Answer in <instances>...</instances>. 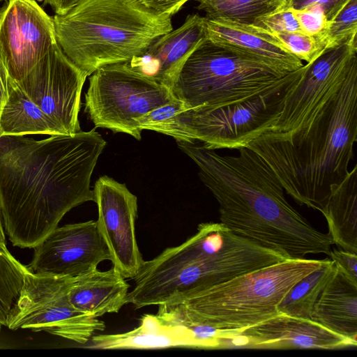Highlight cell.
<instances>
[{"label":"cell","instance_id":"6da1fadb","mask_svg":"<svg viewBox=\"0 0 357 357\" xmlns=\"http://www.w3.org/2000/svg\"><path fill=\"white\" fill-rule=\"evenodd\" d=\"M105 145L93 129L22 137L0 155V210L14 246L35 248L72 208L93 201L91 178Z\"/></svg>","mask_w":357,"mask_h":357},{"label":"cell","instance_id":"7a4b0ae2","mask_svg":"<svg viewBox=\"0 0 357 357\" xmlns=\"http://www.w3.org/2000/svg\"><path fill=\"white\" fill-rule=\"evenodd\" d=\"M176 142L218 202L220 222L234 233L291 259L329 255L331 235L312 227L287 201L276 175L256 152L242 147L238 155H220L195 142Z\"/></svg>","mask_w":357,"mask_h":357},{"label":"cell","instance_id":"3957f363","mask_svg":"<svg viewBox=\"0 0 357 357\" xmlns=\"http://www.w3.org/2000/svg\"><path fill=\"white\" fill-rule=\"evenodd\" d=\"M356 141L357 65L307 126L284 137L263 134L245 147L264 159L299 205L321 212L348 174Z\"/></svg>","mask_w":357,"mask_h":357},{"label":"cell","instance_id":"277c9868","mask_svg":"<svg viewBox=\"0 0 357 357\" xmlns=\"http://www.w3.org/2000/svg\"><path fill=\"white\" fill-rule=\"evenodd\" d=\"M264 265L261 249L221 222H204L179 245L144 261L127 301L137 308L173 305Z\"/></svg>","mask_w":357,"mask_h":357},{"label":"cell","instance_id":"5b68a950","mask_svg":"<svg viewBox=\"0 0 357 357\" xmlns=\"http://www.w3.org/2000/svg\"><path fill=\"white\" fill-rule=\"evenodd\" d=\"M52 17L58 45L87 76L102 66L128 62L173 29L172 16L139 0H82Z\"/></svg>","mask_w":357,"mask_h":357},{"label":"cell","instance_id":"8992f818","mask_svg":"<svg viewBox=\"0 0 357 357\" xmlns=\"http://www.w3.org/2000/svg\"><path fill=\"white\" fill-rule=\"evenodd\" d=\"M324 259H286L242 274L185 301L160 305L166 321H188L224 331H236L280 313L278 305L298 281L319 268Z\"/></svg>","mask_w":357,"mask_h":357},{"label":"cell","instance_id":"52a82bcc","mask_svg":"<svg viewBox=\"0 0 357 357\" xmlns=\"http://www.w3.org/2000/svg\"><path fill=\"white\" fill-rule=\"evenodd\" d=\"M288 73L206 38L187 59L171 91L188 108H219L265 93Z\"/></svg>","mask_w":357,"mask_h":357},{"label":"cell","instance_id":"ba28073f","mask_svg":"<svg viewBox=\"0 0 357 357\" xmlns=\"http://www.w3.org/2000/svg\"><path fill=\"white\" fill-rule=\"evenodd\" d=\"M301 68L289 73L272 89L250 100L219 108H189L149 130L176 141L199 140L205 147L214 150L245 147L274 123L286 91Z\"/></svg>","mask_w":357,"mask_h":357},{"label":"cell","instance_id":"9c48e42d","mask_svg":"<svg viewBox=\"0 0 357 357\" xmlns=\"http://www.w3.org/2000/svg\"><path fill=\"white\" fill-rule=\"evenodd\" d=\"M176 99L169 88L140 75L126 62L102 66L90 75L84 110L96 128L139 140L142 130L137 119Z\"/></svg>","mask_w":357,"mask_h":357},{"label":"cell","instance_id":"30bf717a","mask_svg":"<svg viewBox=\"0 0 357 357\" xmlns=\"http://www.w3.org/2000/svg\"><path fill=\"white\" fill-rule=\"evenodd\" d=\"M73 277L38 274L24 275L20 295L8 314L10 330L46 332L78 344H86L103 331L104 321L76 309L70 301Z\"/></svg>","mask_w":357,"mask_h":357},{"label":"cell","instance_id":"8fae6325","mask_svg":"<svg viewBox=\"0 0 357 357\" xmlns=\"http://www.w3.org/2000/svg\"><path fill=\"white\" fill-rule=\"evenodd\" d=\"M356 65L357 43L326 49L304 65L287 89L278 116L264 134L284 137L307 126L339 91Z\"/></svg>","mask_w":357,"mask_h":357},{"label":"cell","instance_id":"7c38bea8","mask_svg":"<svg viewBox=\"0 0 357 357\" xmlns=\"http://www.w3.org/2000/svg\"><path fill=\"white\" fill-rule=\"evenodd\" d=\"M86 77L56 42L16 84L40 108L60 135H71L81 130L78 114Z\"/></svg>","mask_w":357,"mask_h":357},{"label":"cell","instance_id":"4fadbf2b","mask_svg":"<svg viewBox=\"0 0 357 357\" xmlns=\"http://www.w3.org/2000/svg\"><path fill=\"white\" fill-rule=\"evenodd\" d=\"M56 43L53 17L35 0H6L0 8V57L14 82Z\"/></svg>","mask_w":357,"mask_h":357},{"label":"cell","instance_id":"5bb4252c","mask_svg":"<svg viewBox=\"0 0 357 357\" xmlns=\"http://www.w3.org/2000/svg\"><path fill=\"white\" fill-rule=\"evenodd\" d=\"M98 206V229L111 255V261L125 278L132 279L144 260L135 236L137 198L123 183L100 176L93 190Z\"/></svg>","mask_w":357,"mask_h":357},{"label":"cell","instance_id":"9a60e30c","mask_svg":"<svg viewBox=\"0 0 357 357\" xmlns=\"http://www.w3.org/2000/svg\"><path fill=\"white\" fill-rule=\"evenodd\" d=\"M33 249L26 266L38 274L75 278L111 260L95 220L57 227Z\"/></svg>","mask_w":357,"mask_h":357},{"label":"cell","instance_id":"2e32d148","mask_svg":"<svg viewBox=\"0 0 357 357\" xmlns=\"http://www.w3.org/2000/svg\"><path fill=\"white\" fill-rule=\"evenodd\" d=\"M206 38L204 17L190 15L181 26L159 36L126 63L137 73L171 90L187 59Z\"/></svg>","mask_w":357,"mask_h":357},{"label":"cell","instance_id":"e0dca14e","mask_svg":"<svg viewBox=\"0 0 357 357\" xmlns=\"http://www.w3.org/2000/svg\"><path fill=\"white\" fill-rule=\"evenodd\" d=\"M234 332L241 337L243 348L334 349L357 346V342L312 320L283 314Z\"/></svg>","mask_w":357,"mask_h":357},{"label":"cell","instance_id":"ac0fdd59","mask_svg":"<svg viewBox=\"0 0 357 357\" xmlns=\"http://www.w3.org/2000/svg\"><path fill=\"white\" fill-rule=\"evenodd\" d=\"M204 24L208 39L244 52L281 71L291 73L304 66L273 36L252 25L206 17Z\"/></svg>","mask_w":357,"mask_h":357},{"label":"cell","instance_id":"d6986e66","mask_svg":"<svg viewBox=\"0 0 357 357\" xmlns=\"http://www.w3.org/2000/svg\"><path fill=\"white\" fill-rule=\"evenodd\" d=\"M91 340L90 347L101 349H204L185 326L167 323L157 314H144L139 326L132 331L96 335Z\"/></svg>","mask_w":357,"mask_h":357},{"label":"cell","instance_id":"ffe728a7","mask_svg":"<svg viewBox=\"0 0 357 357\" xmlns=\"http://www.w3.org/2000/svg\"><path fill=\"white\" fill-rule=\"evenodd\" d=\"M312 321L357 342V281L335 264L314 305Z\"/></svg>","mask_w":357,"mask_h":357},{"label":"cell","instance_id":"44dd1931","mask_svg":"<svg viewBox=\"0 0 357 357\" xmlns=\"http://www.w3.org/2000/svg\"><path fill=\"white\" fill-rule=\"evenodd\" d=\"M129 284L114 266L108 271L98 268L74 278L69 297L78 310L99 317L116 313L126 303Z\"/></svg>","mask_w":357,"mask_h":357},{"label":"cell","instance_id":"7402d4cb","mask_svg":"<svg viewBox=\"0 0 357 357\" xmlns=\"http://www.w3.org/2000/svg\"><path fill=\"white\" fill-rule=\"evenodd\" d=\"M321 213L334 244L342 250L357 252V165L344 180L334 186Z\"/></svg>","mask_w":357,"mask_h":357},{"label":"cell","instance_id":"603a6c76","mask_svg":"<svg viewBox=\"0 0 357 357\" xmlns=\"http://www.w3.org/2000/svg\"><path fill=\"white\" fill-rule=\"evenodd\" d=\"M60 135L47 116L13 82L0 115V137Z\"/></svg>","mask_w":357,"mask_h":357},{"label":"cell","instance_id":"cb8c5ba5","mask_svg":"<svg viewBox=\"0 0 357 357\" xmlns=\"http://www.w3.org/2000/svg\"><path fill=\"white\" fill-rule=\"evenodd\" d=\"M335 268L334 262L325 259L322 265L298 281L278 305L280 314L312 320L315 302Z\"/></svg>","mask_w":357,"mask_h":357},{"label":"cell","instance_id":"d4e9b609","mask_svg":"<svg viewBox=\"0 0 357 357\" xmlns=\"http://www.w3.org/2000/svg\"><path fill=\"white\" fill-rule=\"evenodd\" d=\"M206 17L252 25L261 17L282 7L285 0H197Z\"/></svg>","mask_w":357,"mask_h":357},{"label":"cell","instance_id":"484cf974","mask_svg":"<svg viewBox=\"0 0 357 357\" xmlns=\"http://www.w3.org/2000/svg\"><path fill=\"white\" fill-rule=\"evenodd\" d=\"M26 266L20 262L8 251L0 249V331L13 303L20 295Z\"/></svg>","mask_w":357,"mask_h":357},{"label":"cell","instance_id":"4316f807","mask_svg":"<svg viewBox=\"0 0 357 357\" xmlns=\"http://www.w3.org/2000/svg\"><path fill=\"white\" fill-rule=\"evenodd\" d=\"M357 0H349L330 21L326 36V49L357 43Z\"/></svg>","mask_w":357,"mask_h":357},{"label":"cell","instance_id":"83f0119b","mask_svg":"<svg viewBox=\"0 0 357 357\" xmlns=\"http://www.w3.org/2000/svg\"><path fill=\"white\" fill-rule=\"evenodd\" d=\"M271 35L289 53L307 63L313 62L326 50L321 39L303 32H278Z\"/></svg>","mask_w":357,"mask_h":357},{"label":"cell","instance_id":"f1b7e54d","mask_svg":"<svg viewBox=\"0 0 357 357\" xmlns=\"http://www.w3.org/2000/svg\"><path fill=\"white\" fill-rule=\"evenodd\" d=\"M252 25L270 34L278 32H303L292 8L286 4L261 17Z\"/></svg>","mask_w":357,"mask_h":357},{"label":"cell","instance_id":"f546056e","mask_svg":"<svg viewBox=\"0 0 357 357\" xmlns=\"http://www.w3.org/2000/svg\"><path fill=\"white\" fill-rule=\"evenodd\" d=\"M293 13L301 31L310 36L321 39L326 45V36L330 21L319 8L293 9Z\"/></svg>","mask_w":357,"mask_h":357},{"label":"cell","instance_id":"4dcf8cb0","mask_svg":"<svg viewBox=\"0 0 357 357\" xmlns=\"http://www.w3.org/2000/svg\"><path fill=\"white\" fill-rule=\"evenodd\" d=\"M188 109L189 108L183 102L176 99L137 118V122L142 130H149L153 126L162 123Z\"/></svg>","mask_w":357,"mask_h":357},{"label":"cell","instance_id":"1f68e13d","mask_svg":"<svg viewBox=\"0 0 357 357\" xmlns=\"http://www.w3.org/2000/svg\"><path fill=\"white\" fill-rule=\"evenodd\" d=\"M349 0H285L286 5L295 10L319 8L331 21Z\"/></svg>","mask_w":357,"mask_h":357},{"label":"cell","instance_id":"d6a6232c","mask_svg":"<svg viewBox=\"0 0 357 357\" xmlns=\"http://www.w3.org/2000/svg\"><path fill=\"white\" fill-rule=\"evenodd\" d=\"M329 256L335 264L346 275L357 281V255L344 250L333 249Z\"/></svg>","mask_w":357,"mask_h":357},{"label":"cell","instance_id":"836d02e7","mask_svg":"<svg viewBox=\"0 0 357 357\" xmlns=\"http://www.w3.org/2000/svg\"><path fill=\"white\" fill-rule=\"evenodd\" d=\"M146 8L160 14L173 15L189 0H139Z\"/></svg>","mask_w":357,"mask_h":357},{"label":"cell","instance_id":"e575fe53","mask_svg":"<svg viewBox=\"0 0 357 357\" xmlns=\"http://www.w3.org/2000/svg\"><path fill=\"white\" fill-rule=\"evenodd\" d=\"M13 82L6 65L0 57V115L8 98Z\"/></svg>","mask_w":357,"mask_h":357},{"label":"cell","instance_id":"d590c367","mask_svg":"<svg viewBox=\"0 0 357 357\" xmlns=\"http://www.w3.org/2000/svg\"><path fill=\"white\" fill-rule=\"evenodd\" d=\"M82 0H45L57 15H64Z\"/></svg>","mask_w":357,"mask_h":357},{"label":"cell","instance_id":"8d00e7d4","mask_svg":"<svg viewBox=\"0 0 357 357\" xmlns=\"http://www.w3.org/2000/svg\"><path fill=\"white\" fill-rule=\"evenodd\" d=\"M22 137H0V155L16 144Z\"/></svg>","mask_w":357,"mask_h":357},{"label":"cell","instance_id":"74e56055","mask_svg":"<svg viewBox=\"0 0 357 357\" xmlns=\"http://www.w3.org/2000/svg\"><path fill=\"white\" fill-rule=\"evenodd\" d=\"M0 249L4 251H8L6 245V232L4 230L3 220L0 210Z\"/></svg>","mask_w":357,"mask_h":357},{"label":"cell","instance_id":"f35d334b","mask_svg":"<svg viewBox=\"0 0 357 357\" xmlns=\"http://www.w3.org/2000/svg\"><path fill=\"white\" fill-rule=\"evenodd\" d=\"M3 1V0H0V1Z\"/></svg>","mask_w":357,"mask_h":357}]
</instances>
